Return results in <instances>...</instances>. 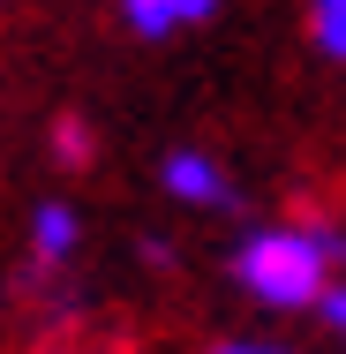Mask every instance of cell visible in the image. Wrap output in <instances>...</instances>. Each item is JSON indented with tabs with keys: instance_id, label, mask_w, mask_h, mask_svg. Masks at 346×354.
<instances>
[{
	"instance_id": "6da1fadb",
	"label": "cell",
	"mask_w": 346,
	"mask_h": 354,
	"mask_svg": "<svg viewBox=\"0 0 346 354\" xmlns=\"http://www.w3.org/2000/svg\"><path fill=\"white\" fill-rule=\"evenodd\" d=\"M346 264V234L331 218H286V226H256L233 249V286L264 309H316L324 286Z\"/></svg>"
},
{
	"instance_id": "7a4b0ae2",
	"label": "cell",
	"mask_w": 346,
	"mask_h": 354,
	"mask_svg": "<svg viewBox=\"0 0 346 354\" xmlns=\"http://www.w3.org/2000/svg\"><path fill=\"white\" fill-rule=\"evenodd\" d=\"M158 181H166V196H173V204H189V212H233V204H241L233 174H226L211 151H166Z\"/></svg>"
},
{
	"instance_id": "3957f363",
	"label": "cell",
	"mask_w": 346,
	"mask_h": 354,
	"mask_svg": "<svg viewBox=\"0 0 346 354\" xmlns=\"http://www.w3.org/2000/svg\"><path fill=\"white\" fill-rule=\"evenodd\" d=\"M75 249H83V218H75V204L46 196V204L30 212V272H38V279H46V272H61Z\"/></svg>"
},
{
	"instance_id": "277c9868",
	"label": "cell",
	"mask_w": 346,
	"mask_h": 354,
	"mask_svg": "<svg viewBox=\"0 0 346 354\" xmlns=\"http://www.w3.org/2000/svg\"><path fill=\"white\" fill-rule=\"evenodd\" d=\"M218 15V0H121V23L136 30V38H181V30H196Z\"/></svg>"
},
{
	"instance_id": "5b68a950",
	"label": "cell",
	"mask_w": 346,
	"mask_h": 354,
	"mask_svg": "<svg viewBox=\"0 0 346 354\" xmlns=\"http://www.w3.org/2000/svg\"><path fill=\"white\" fill-rule=\"evenodd\" d=\"M309 38H316L324 61L346 68V0H309Z\"/></svg>"
},
{
	"instance_id": "8992f818",
	"label": "cell",
	"mask_w": 346,
	"mask_h": 354,
	"mask_svg": "<svg viewBox=\"0 0 346 354\" xmlns=\"http://www.w3.org/2000/svg\"><path fill=\"white\" fill-rule=\"evenodd\" d=\"M53 158H61V166H90V158H98V136H90L83 113H61V129H53Z\"/></svg>"
},
{
	"instance_id": "52a82bcc",
	"label": "cell",
	"mask_w": 346,
	"mask_h": 354,
	"mask_svg": "<svg viewBox=\"0 0 346 354\" xmlns=\"http://www.w3.org/2000/svg\"><path fill=\"white\" fill-rule=\"evenodd\" d=\"M316 309H324V324L339 332V347H346V279H331V286H324V301H316Z\"/></svg>"
},
{
	"instance_id": "ba28073f",
	"label": "cell",
	"mask_w": 346,
	"mask_h": 354,
	"mask_svg": "<svg viewBox=\"0 0 346 354\" xmlns=\"http://www.w3.org/2000/svg\"><path fill=\"white\" fill-rule=\"evenodd\" d=\"M204 354H294V347H278V339H218Z\"/></svg>"
},
{
	"instance_id": "9c48e42d",
	"label": "cell",
	"mask_w": 346,
	"mask_h": 354,
	"mask_svg": "<svg viewBox=\"0 0 346 354\" xmlns=\"http://www.w3.org/2000/svg\"><path fill=\"white\" fill-rule=\"evenodd\" d=\"M38 354H121V347H75L68 339V347H38Z\"/></svg>"
}]
</instances>
